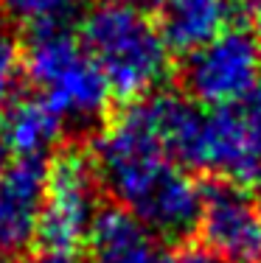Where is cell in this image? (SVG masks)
I'll use <instances>...</instances> for the list:
<instances>
[{
	"mask_svg": "<svg viewBox=\"0 0 261 263\" xmlns=\"http://www.w3.org/2000/svg\"><path fill=\"white\" fill-rule=\"evenodd\" d=\"M124 3H129V6H135V9H141V11H146V14H149V11L158 9L160 0H124Z\"/></svg>",
	"mask_w": 261,
	"mask_h": 263,
	"instance_id": "ac0fdd59",
	"label": "cell"
},
{
	"mask_svg": "<svg viewBox=\"0 0 261 263\" xmlns=\"http://www.w3.org/2000/svg\"><path fill=\"white\" fill-rule=\"evenodd\" d=\"M194 168L236 185H250L261 177V162L253 148L250 126L239 106L205 112Z\"/></svg>",
	"mask_w": 261,
	"mask_h": 263,
	"instance_id": "ba28073f",
	"label": "cell"
},
{
	"mask_svg": "<svg viewBox=\"0 0 261 263\" xmlns=\"http://www.w3.org/2000/svg\"><path fill=\"white\" fill-rule=\"evenodd\" d=\"M197 230L225 263H261V204L247 185L225 179L202 185Z\"/></svg>",
	"mask_w": 261,
	"mask_h": 263,
	"instance_id": "8992f818",
	"label": "cell"
},
{
	"mask_svg": "<svg viewBox=\"0 0 261 263\" xmlns=\"http://www.w3.org/2000/svg\"><path fill=\"white\" fill-rule=\"evenodd\" d=\"M169 263H225L216 252H211L205 243H180L169 252Z\"/></svg>",
	"mask_w": 261,
	"mask_h": 263,
	"instance_id": "5bb4252c",
	"label": "cell"
},
{
	"mask_svg": "<svg viewBox=\"0 0 261 263\" xmlns=\"http://www.w3.org/2000/svg\"><path fill=\"white\" fill-rule=\"evenodd\" d=\"M247 14H250V31L261 40V0H250V9H247Z\"/></svg>",
	"mask_w": 261,
	"mask_h": 263,
	"instance_id": "e0dca14e",
	"label": "cell"
},
{
	"mask_svg": "<svg viewBox=\"0 0 261 263\" xmlns=\"http://www.w3.org/2000/svg\"><path fill=\"white\" fill-rule=\"evenodd\" d=\"M90 160L118 208L132 213L158 238H185L197 230L202 185L160 148L135 104L101 129Z\"/></svg>",
	"mask_w": 261,
	"mask_h": 263,
	"instance_id": "6da1fadb",
	"label": "cell"
},
{
	"mask_svg": "<svg viewBox=\"0 0 261 263\" xmlns=\"http://www.w3.org/2000/svg\"><path fill=\"white\" fill-rule=\"evenodd\" d=\"M65 132V121L45 98H17L0 121V137L6 152L23 160H45L57 148Z\"/></svg>",
	"mask_w": 261,
	"mask_h": 263,
	"instance_id": "30bf717a",
	"label": "cell"
},
{
	"mask_svg": "<svg viewBox=\"0 0 261 263\" xmlns=\"http://www.w3.org/2000/svg\"><path fill=\"white\" fill-rule=\"evenodd\" d=\"M183 84L205 109H236L261 90V40L250 28H225L188 53Z\"/></svg>",
	"mask_w": 261,
	"mask_h": 263,
	"instance_id": "277c9868",
	"label": "cell"
},
{
	"mask_svg": "<svg viewBox=\"0 0 261 263\" xmlns=\"http://www.w3.org/2000/svg\"><path fill=\"white\" fill-rule=\"evenodd\" d=\"M28 263H90V258H84L76 249H42Z\"/></svg>",
	"mask_w": 261,
	"mask_h": 263,
	"instance_id": "2e32d148",
	"label": "cell"
},
{
	"mask_svg": "<svg viewBox=\"0 0 261 263\" xmlns=\"http://www.w3.org/2000/svg\"><path fill=\"white\" fill-rule=\"evenodd\" d=\"M231 9V0H160L154 11L171 51L191 53L225 31Z\"/></svg>",
	"mask_w": 261,
	"mask_h": 263,
	"instance_id": "8fae6325",
	"label": "cell"
},
{
	"mask_svg": "<svg viewBox=\"0 0 261 263\" xmlns=\"http://www.w3.org/2000/svg\"><path fill=\"white\" fill-rule=\"evenodd\" d=\"M247 118V126H250V137H253V148H256V157L261 162V90L241 106Z\"/></svg>",
	"mask_w": 261,
	"mask_h": 263,
	"instance_id": "9a60e30c",
	"label": "cell"
},
{
	"mask_svg": "<svg viewBox=\"0 0 261 263\" xmlns=\"http://www.w3.org/2000/svg\"><path fill=\"white\" fill-rule=\"evenodd\" d=\"M26 56V76L37 87L40 98L73 126H93L110 106V84L84 42L65 26L31 31Z\"/></svg>",
	"mask_w": 261,
	"mask_h": 263,
	"instance_id": "3957f363",
	"label": "cell"
},
{
	"mask_svg": "<svg viewBox=\"0 0 261 263\" xmlns=\"http://www.w3.org/2000/svg\"><path fill=\"white\" fill-rule=\"evenodd\" d=\"M258 204H261V196H258Z\"/></svg>",
	"mask_w": 261,
	"mask_h": 263,
	"instance_id": "44dd1931",
	"label": "cell"
},
{
	"mask_svg": "<svg viewBox=\"0 0 261 263\" xmlns=\"http://www.w3.org/2000/svg\"><path fill=\"white\" fill-rule=\"evenodd\" d=\"M3 160H6V146H3V137H0V168H3V165H6V162H3Z\"/></svg>",
	"mask_w": 261,
	"mask_h": 263,
	"instance_id": "d6986e66",
	"label": "cell"
},
{
	"mask_svg": "<svg viewBox=\"0 0 261 263\" xmlns=\"http://www.w3.org/2000/svg\"><path fill=\"white\" fill-rule=\"evenodd\" d=\"M90 3L93 0H0L6 14L20 26H28L31 31L65 26Z\"/></svg>",
	"mask_w": 261,
	"mask_h": 263,
	"instance_id": "7c38bea8",
	"label": "cell"
},
{
	"mask_svg": "<svg viewBox=\"0 0 261 263\" xmlns=\"http://www.w3.org/2000/svg\"><path fill=\"white\" fill-rule=\"evenodd\" d=\"M79 40L121 101L152 96L169 76L171 48L158 23L124 0L93 3L82 17Z\"/></svg>",
	"mask_w": 261,
	"mask_h": 263,
	"instance_id": "7a4b0ae2",
	"label": "cell"
},
{
	"mask_svg": "<svg viewBox=\"0 0 261 263\" xmlns=\"http://www.w3.org/2000/svg\"><path fill=\"white\" fill-rule=\"evenodd\" d=\"M0 11H3V6H0Z\"/></svg>",
	"mask_w": 261,
	"mask_h": 263,
	"instance_id": "7402d4cb",
	"label": "cell"
},
{
	"mask_svg": "<svg viewBox=\"0 0 261 263\" xmlns=\"http://www.w3.org/2000/svg\"><path fill=\"white\" fill-rule=\"evenodd\" d=\"M90 263H169L160 238L124 208H104L90 233Z\"/></svg>",
	"mask_w": 261,
	"mask_h": 263,
	"instance_id": "9c48e42d",
	"label": "cell"
},
{
	"mask_svg": "<svg viewBox=\"0 0 261 263\" xmlns=\"http://www.w3.org/2000/svg\"><path fill=\"white\" fill-rule=\"evenodd\" d=\"M101 182L96 165L82 152L65 148L48 165L45 202L40 216L37 241L42 249H76L90 241L96 218L104 208L98 204Z\"/></svg>",
	"mask_w": 261,
	"mask_h": 263,
	"instance_id": "5b68a950",
	"label": "cell"
},
{
	"mask_svg": "<svg viewBox=\"0 0 261 263\" xmlns=\"http://www.w3.org/2000/svg\"><path fill=\"white\" fill-rule=\"evenodd\" d=\"M0 263H14V260H11L9 255H0Z\"/></svg>",
	"mask_w": 261,
	"mask_h": 263,
	"instance_id": "ffe728a7",
	"label": "cell"
},
{
	"mask_svg": "<svg viewBox=\"0 0 261 263\" xmlns=\"http://www.w3.org/2000/svg\"><path fill=\"white\" fill-rule=\"evenodd\" d=\"M23 79H26V56L23 48L9 31H0V112H6L17 101V90H20Z\"/></svg>",
	"mask_w": 261,
	"mask_h": 263,
	"instance_id": "4fadbf2b",
	"label": "cell"
},
{
	"mask_svg": "<svg viewBox=\"0 0 261 263\" xmlns=\"http://www.w3.org/2000/svg\"><path fill=\"white\" fill-rule=\"evenodd\" d=\"M48 165L14 157L0 168V255H17L37 241Z\"/></svg>",
	"mask_w": 261,
	"mask_h": 263,
	"instance_id": "52a82bcc",
	"label": "cell"
}]
</instances>
